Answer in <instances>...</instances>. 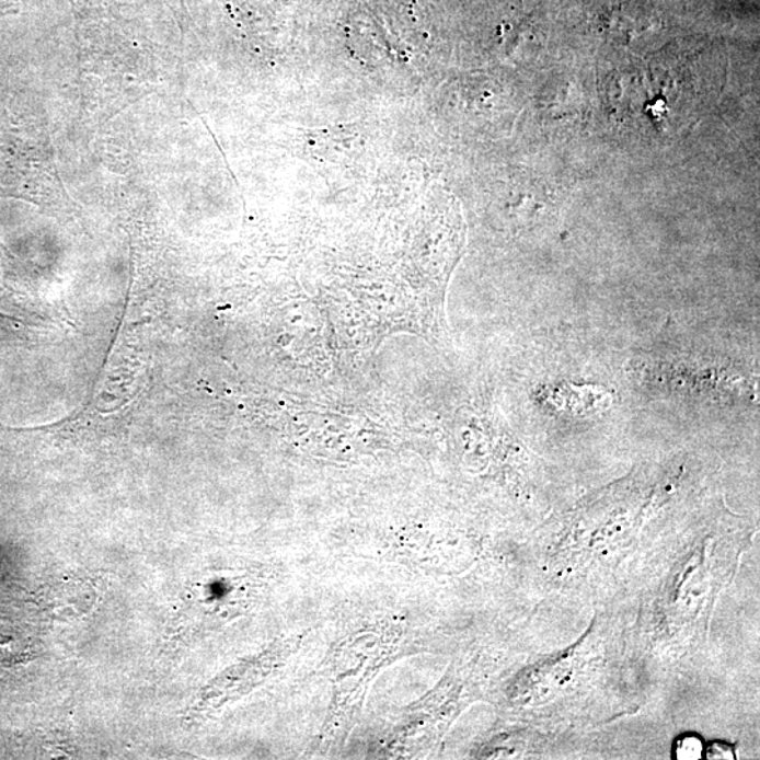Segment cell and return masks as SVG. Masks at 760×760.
Returning <instances> with one entry per match:
<instances>
[{
    "label": "cell",
    "instance_id": "6da1fadb",
    "mask_svg": "<svg viewBox=\"0 0 760 760\" xmlns=\"http://www.w3.org/2000/svg\"><path fill=\"white\" fill-rule=\"evenodd\" d=\"M702 742L700 739L689 737L686 738L683 742L679 744L678 755L680 759H698L702 758Z\"/></svg>",
    "mask_w": 760,
    "mask_h": 760
}]
</instances>
